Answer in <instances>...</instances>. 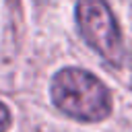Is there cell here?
<instances>
[{
    "mask_svg": "<svg viewBox=\"0 0 132 132\" xmlns=\"http://www.w3.org/2000/svg\"><path fill=\"white\" fill-rule=\"evenodd\" d=\"M8 126H10V113H8V109L0 103V132H6Z\"/></svg>",
    "mask_w": 132,
    "mask_h": 132,
    "instance_id": "obj_3",
    "label": "cell"
},
{
    "mask_svg": "<svg viewBox=\"0 0 132 132\" xmlns=\"http://www.w3.org/2000/svg\"><path fill=\"white\" fill-rule=\"evenodd\" d=\"M50 93L54 105L78 122H99L111 111V97L105 85L80 68L60 70L52 80Z\"/></svg>",
    "mask_w": 132,
    "mask_h": 132,
    "instance_id": "obj_1",
    "label": "cell"
},
{
    "mask_svg": "<svg viewBox=\"0 0 132 132\" xmlns=\"http://www.w3.org/2000/svg\"><path fill=\"white\" fill-rule=\"evenodd\" d=\"M76 23L85 41L111 64H122L124 41L105 0H78Z\"/></svg>",
    "mask_w": 132,
    "mask_h": 132,
    "instance_id": "obj_2",
    "label": "cell"
}]
</instances>
